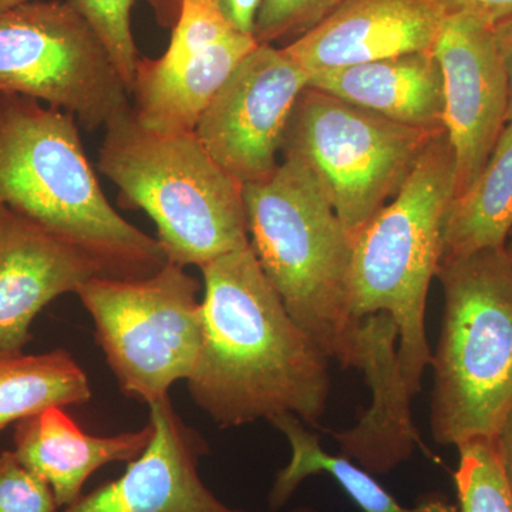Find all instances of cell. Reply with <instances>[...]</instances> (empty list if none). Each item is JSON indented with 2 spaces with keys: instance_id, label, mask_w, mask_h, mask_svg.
<instances>
[{
  "instance_id": "cell-34",
  "label": "cell",
  "mask_w": 512,
  "mask_h": 512,
  "mask_svg": "<svg viewBox=\"0 0 512 512\" xmlns=\"http://www.w3.org/2000/svg\"><path fill=\"white\" fill-rule=\"evenodd\" d=\"M507 249H508V252H510V255H511V258H512V248H508L507 247Z\"/></svg>"
},
{
  "instance_id": "cell-3",
  "label": "cell",
  "mask_w": 512,
  "mask_h": 512,
  "mask_svg": "<svg viewBox=\"0 0 512 512\" xmlns=\"http://www.w3.org/2000/svg\"><path fill=\"white\" fill-rule=\"evenodd\" d=\"M249 242L293 320L340 366L359 369L350 308L352 237L315 175L295 158L242 185Z\"/></svg>"
},
{
  "instance_id": "cell-8",
  "label": "cell",
  "mask_w": 512,
  "mask_h": 512,
  "mask_svg": "<svg viewBox=\"0 0 512 512\" xmlns=\"http://www.w3.org/2000/svg\"><path fill=\"white\" fill-rule=\"evenodd\" d=\"M200 289L184 266L171 261L147 278L96 276L77 289L97 345L128 399L148 406L191 376L202 340Z\"/></svg>"
},
{
  "instance_id": "cell-5",
  "label": "cell",
  "mask_w": 512,
  "mask_h": 512,
  "mask_svg": "<svg viewBox=\"0 0 512 512\" xmlns=\"http://www.w3.org/2000/svg\"><path fill=\"white\" fill-rule=\"evenodd\" d=\"M456 188L446 131L430 141L392 201L352 239L353 316L384 312L397 328V362L409 392H420L433 355L426 335L431 279L443 255V224Z\"/></svg>"
},
{
  "instance_id": "cell-23",
  "label": "cell",
  "mask_w": 512,
  "mask_h": 512,
  "mask_svg": "<svg viewBox=\"0 0 512 512\" xmlns=\"http://www.w3.org/2000/svg\"><path fill=\"white\" fill-rule=\"evenodd\" d=\"M100 37L131 94L140 55L131 30L136 0H67Z\"/></svg>"
},
{
  "instance_id": "cell-33",
  "label": "cell",
  "mask_w": 512,
  "mask_h": 512,
  "mask_svg": "<svg viewBox=\"0 0 512 512\" xmlns=\"http://www.w3.org/2000/svg\"><path fill=\"white\" fill-rule=\"evenodd\" d=\"M507 247L512 248V229H511L510 241H508Z\"/></svg>"
},
{
  "instance_id": "cell-1",
  "label": "cell",
  "mask_w": 512,
  "mask_h": 512,
  "mask_svg": "<svg viewBox=\"0 0 512 512\" xmlns=\"http://www.w3.org/2000/svg\"><path fill=\"white\" fill-rule=\"evenodd\" d=\"M202 340L187 379L192 400L222 429L291 413L318 427L329 357L286 311L251 242L201 266Z\"/></svg>"
},
{
  "instance_id": "cell-20",
  "label": "cell",
  "mask_w": 512,
  "mask_h": 512,
  "mask_svg": "<svg viewBox=\"0 0 512 512\" xmlns=\"http://www.w3.org/2000/svg\"><path fill=\"white\" fill-rule=\"evenodd\" d=\"M284 433L291 444V460L276 474L268 495L269 510H281L299 485L315 474L325 473L342 487L363 512H458L454 505L443 500L424 501L416 507L400 504L389 491L384 490L365 468L350 458L333 456L320 446L318 436L305 427V423L291 413L279 414L269 420Z\"/></svg>"
},
{
  "instance_id": "cell-17",
  "label": "cell",
  "mask_w": 512,
  "mask_h": 512,
  "mask_svg": "<svg viewBox=\"0 0 512 512\" xmlns=\"http://www.w3.org/2000/svg\"><path fill=\"white\" fill-rule=\"evenodd\" d=\"M256 46L254 36L235 30L180 62L140 57L130 94L138 123L160 133H194L235 67Z\"/></svg>"
},
{
  "instance_id": "cell-12",
  "label": "cell",
  "mask_w": 512,
  "mask_h": 512,
  "mask_svg": "<svg viewBox=\"0 0 512 512\" xmlns=\"http://www.w3.org/2000/svg\"><path fill=\"white\" fill-rule=\"evenodd\" d=\"M154 437L123 476L82 494L63 512H247L229 507L201 480L207 441L175 412L170 396L148 404Z\"/></svg>"
},
{
  "instance_id": "cell-26",
  "label": "cell",
  "mask_w": 512,
  "mask_h": 512,
  "mask_svg": "<svg viewBox=\"0 0 512 512\" xmlns=\"http://www.w3.org/2000/svg\"><path fill=\"white\" fill-rule=\"evenodd\" d=\"M52 488L20 463L15 451L0 453V512H57Z\"/></svg>"
},
{
  "instance_id": "cell-11",
  "label": "cell",
  "mask_w": 512,
  "mask_h": 512,
  "mask_svg": "<svg viewBox=\"0 0 512 512\" xmlns=\"http://www.w3.org/2000/svg\"><path fill=\"white\" fill-rule=\"evenodd\" d=\"M433 52L443 74L444 130L456 164V197L476 180L507 126L508 80L493 26L484 20L447 16Z\"/></svg>"
},
{
  "instance_id": "cell-31",
  "label": "cell",
  "mask_w": 512,
  "mask_h": 512,
  "mask_svg": "<svg viewBox=\"0 0 512 512\" xmlns=\"http://www.w3.org/2000/svg\"><path fill=\"white\" fill-rule=\"evenodd\" d=\"M28 2H33V0H0V12H5V10L16 8V6Z\"/></svg>"
},
{
  "instance_id": "cell-24",
  "label": "cell",
  "mask_w": 512,
  "mask_h": 512,
  "mask_svg": "<svg viewBox=\"0 0 512 512\" xmlns=\"http://www.w3.org/2000/svg\"><path fill=\"white\" fill-rule=\"evenodd\" d=\"M345 0H261L254 37L259 45L295 42L311 32Z\"/></svg>"
},
{
  "instance_id": "cell-25",
  "label": "cell",
  "mask_w": 512,
  "mask_h": 512,
  "mask_svg": "<svg viewBox=\"0 0 512 512\" xmlns=\"http://www.w3.org/2000/svg\"><path fill=\"white\" fill-rule=\"evenodd\" d=\"M221 0H180V13L165 62H180L235 32Z\"/></svg>"
},
{
  "instance_id": "cell-19",
  "label": "cell",
  "mask_w": 512,
  "mask_h": 512,
  "mask_svg": "<svg viewBox=\"0 0 512 512\" xmlns=\"http://www.w3.org/2000/svg\"><path fill=\"white\" fill-rule=\"evenodd\" d=\"M512 229V121L476 180L453 197L443 224L441 259L505 248Z\"/></svg>"
},
{
  "instance_id": "cell-10",
  "label": "cell",
  "mask_w": 512,
  "mask_h": 512,
  "mask_svg": "<svg viewBox=\"0 0 512 512\" xmlns=\"http://www.w3.org/2000/svg\"><path fill=\"white\" fill-rule=\"evenodd\" d=\"M309 79L284 47L258 43L204 111L195 136L239 184L264 180L279 165L286 127Z\"/></svg>"
},
{
  "instance_id": "cell-14",
  "label": "cell",
  "mask_w": 512,
  "mask_h": 512,
  "mask_svg": "<svg viewBox=\"0 0 512 512\" xmlns=\"http://www.w3.org/2000/svg\"><path fill=\"white\" fill-rule=\"evenodd\" d=\"M447 16L434 0H345L311 32L281 47L312 76L433 52Z\"/></svg>"
},
{
  "instance_id": "cell-6",
  "label": "cell",
  "mask_w": 512,
  "mask_h": 512,
  "mask_svg": "<svg viewBox=\"0 0 512 512\" xmlns=\"http://www.w3.org/2000/svg\"><path fill=\"white\" fill-rule=\"evenodd\" d=\"M443 322L430 427L441 446L494 440L512 410V258L507 247L441 259Z\"/></svg>"
},
{
  "instance_id": "cell-32",
  "label": "cell",
  "mask_w": 512,
  "mask_h": 512,
  "mask_svg": "<svg viewBox=\"0 0 512 512\" xmlns=\"http://www.w3.org/2000/svg\"><path fill=\"white\" fill-rule=\"evenodd\" d=\"M291 512H316L312 507H308V505H303V507L296 508Z\"/></svg>"
},
{
  "instance_id": "cell-27",
  "label": "cell",
  "mask_w": 512,
  "mask_h": 512,
  "mask_svg": "<svg viewBox=\"0 0 512 512\" xmlns=\"http://www.w3.org/2000/svg\"><path fill=\"white\" fill-rule=\"evenodd\" d=\"M450 15H468L494 26L512 16V0H434Z\"/></svg>"
},
{
  "instance_id": "cell-7",
  "label": "cell",
  "mask_w": 512,
  "mask_h": 512,
  "mask_svg": "<svg viewBox=\"0 0 512 512\" xmlns=\"http://www.w3.org/2000/svg\"><path fill=\"white\" fill-rule=\"evenodd\" d=\"M441 133L404 126L308 86L296 101L281 154L312 171L353 239L396 197Z\"/></svg>"
},
{
  "instance_id": "cell-21",
  "label": "cell",
  "mask_w": 512,
  "mask_h": 512,
  "mask_svg": "<svg viewBox=\"0 0 512 512\" xmlns=\"http://www.w3.org/2000/svg\"><path fill=\"white\" fill-rule=\"evenodd\" d=\"M92 399L89 377L67 350L0 353V431L50 407Z\"/></svg>"
},
{
  "instance_id": "cell-13",
  "label": "cell",
  "mask_w": 512,
  "mask_h": 512,
  "mask_svg": "<svg viewBox=\"0 0 512 512\" xmlns=\"http://www.w3.org/2000/svg\"><path fill=\"white\" fill-rule=\"evenodd\" d=\"M96 276L82 249L0 205V353H22L36 316Z\"/></svg>"
},
{
  "instance_id": "cell-18",
  "label": "cell",
  "mask_w": 512,
  "mask_h": 512,
  "mask_svg": "<svg viewBox=\"0 0 512 512\" xmlns=\"http://www.w3.org/2000/svg\"><path fill=\"white\" fill-rule=\"evenodd\" d=\"M309 87L404 126L431 133L446 131L443 74L434 52L407 53L315 73Z\"/></svg>"
},
{
  "instance_id": "cell-28",
  "label": "cell",
  "mask_w": 512,
  "mask_h": 512,
  "mask_svg": "<svg viewBox=\"0 0 512 512\" xmlns=\"http://www.w3.org/2000/svg\"><path fill=\"white\" fill-rule=\"evenodd\" d=\"M225 15L238 32L254 36L261 0H221Z\"/></svg>"
},
{
  "instance_id": "cell-15",
  "label": "cell",
  "mask_w": 512,
  "mask_h": 512,
  "mask_svg": "<svg viewBox=\"0 0 512 512\" xmlns=\"http://www.w3.org/2000/svg\"><path fill=\"white\" fill-rule=\"evenodd\" d=\"M359 369L365 373L373 403L357 426L329 431L343 456L356 460L370 474L390 473L420 446L412 419L413 394L397 362V328L387 313L366 316L357 333Z\"/></svg>"
},
{
  "instance_id": "cell-22",
  "label": "cell",
  "mask_w": 512,
  "mask_h": 512,
  "mask_svg": "<svg viewBox=\"0 0 512 512\" xmlns=\"http://www.w3.org/2000/svg\"><path fill=\"white\" fill-rule=\"evenodd\" d=\"M457 448L458 512H512V491L495 441L473 440Z\"/></svg>"
},
{
  "instance_id": "cell-4",
  "label": "cell",
  "mask_w": 512,
  "mask_h": 512,
  "mask_svg": "<svg viewBox=\"0 0 512 512\" xmlns=\"http://www.w3.org/2000/svg\"><path fill=\"white\" fill-rule=\"evenodd\" d=\"M97 165L121 207L154 221L168 261L201 268L249 244L242 184L195 133L150 130L130 107L104 128Z\"/></svg>"
},
{
  "instance_id": "cell-29",
  "label": "cell",
  "mask_w": 512,
  "mask_h": 512,
  "mask_svg": "<svg viewBox=\"0 0 512 512\" xmlns=\"http://www.w3.org/2000/svg\"><path fill=\"white\" fill-rule=\"evenodd\" d=\"M495 45L500 53L508 80V123L512 121V16L493 26Z\"/></svg>"
},
{
  "instance_id": "cell-9",
  "label": "cell",
  "mask_w": 512,
  "mask_h": 512,
  "mask_svg": "<svg viewBox=\"0 0 512 512\" xmlns=\"http://www.w3.org/2000/svg\"><path fill=\"white\" fill-rule=\"evenodd\" d=\"M0 92L73 114L89 131L131 107L109 52L67 0H33L0 12Z\"/></svg>"
},
{
  "instance_id": "cell-16",
  "label": "cell",
  "mask_w": 512,
  "mask_h": 512,
  "mask_svg": "<svg viewBox=\"0 0 512 512\" xmlns=\"http://www.w3.org/2000/svg\"><path fill=\"white\" fill-rule=\"evenodd\" d=\"M154 437L150 420L140 430L97 437L80 429L64 407H50L15 424L13 451L55 494L59 508L83 494L90 476L110 463H130Z\"/></svg>"
},
{
  "instance_id": "cell-30",
  "label": "cell",
  "mask_w": 512,
  "mask_h": 512,
  "mask_svg": "<svg viewBox=\"0 0 512 512\" xmlns=\"http://www.w3.org/2000/svg\"><path fill=\"white\" fill-rule=\"evenodd\" d=\"M498 457L512 491V410L494 439Z\"/></svg>"
},
{
  "instance_id": "cell-2",
  "label": "cell",
  "mask_w": 512,
  "mask_h": 512,
  "mask_svg": "<svg viewBox=\"0 0 512 512\" xmlns=\"http://www.w3.org/2000/svg\"><path fill=\"white\" fill-rule=\"evenodd\" d=\"M79 127L73 114L0 92V205L82 249L104 278L156 274L163 247L114 210Z\"/></svg>"
}]
</instances>
